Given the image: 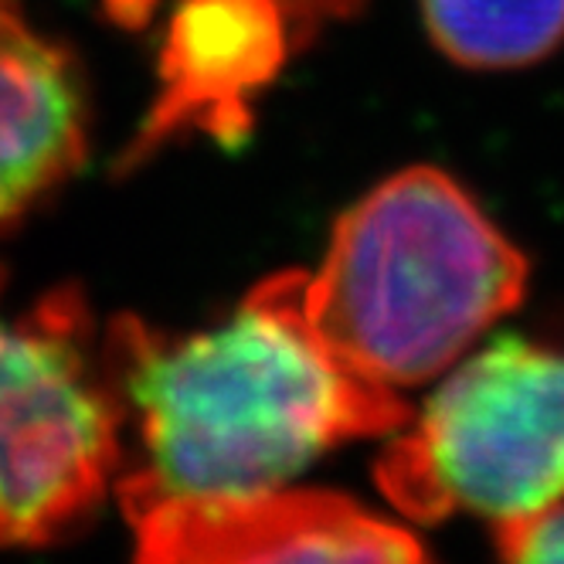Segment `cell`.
<instances>
[{
	"label": "cell",
	"mask_w": 564,
	"mask_h": 564,
	"mask_svg": "<svg viewBox=\"0 0 564 564\" xmlns=\"http://www.w3.org/2000/svg\"><path fill=\"white\" fill-rule=\"evenodd\" d=\"M102 365L147 456L119 494L282 487L340 442L398 432L412 415L398 391L360 381L316 340L300 272L265 279L231 319L200 334L116 319Z\"/></svg>",
	"instance_id": "cell-1"
},
{
	"label": "cell",
	"mask_w": 564,
	"mask_h": 564,
	"mask_svg": "<svg viewBox=\"0 0 564 564\" xmlns=\"http://www.w3.org/2000/svg\"><path fill=\"white\" fill-rule=\"evenodd\" d=\"M528 259L459 181L409 167L347 208L300 306L316 340L360 381L415 388L517 310Z\"/></svg>",
	"instance_id": "cell-2"
},
{
	"label": "cell",
	"mask_w": 564,
	"mask_h": 564,
	"mask_svg": "<svg viewBox=\"0 0 564 564\" xmlns=\"http://www.w3.org/2000/svg\"><path fill=\"white\" fill-rule=\"evenodd\" d=\"M375 473L419 520L466 510L500 523L554 503L564 497V354L500 337L459 357Z\"/></svg>",
	"instance_id": "cell-3"
},
{
	"label": "cell",
	"mask_w": 564,
	"mask_h": 564,
	"mask_svg": "<svg viewBox=\"0 0 564 564\" xmlns=\"http://www.w3.org/2000/svg\"><path fill=\"white\" fill-rule=\"evenodd\" d=\"M119 429L83 300L52 293L8 316L0 272V544L42 547L75 531L119 466Z\"/></svg>",
	"instance_id": "cell-4"
},
{
	"label": "cell",
	"mask_w": 564,
	"mask_h": 564,
	"mask_svg": "<svg viewBox=\"0 0 564 564\" xmlns=\"http://www.w3.org/2000/svg\"><path fill=\"white\" fill-rule=\"evenodd\" d=\"M143 561H419L412 531L327 490L123 494Z\"/></svg>",
	"instance_id": "cell-5"
},
{
	"label": "cell",
	"mask_w": 564,
	"mask_h": 564,
	"mask_svg": "<svg viewBox=\"0 0 564 564\" xmlns=\"http://www.w3.org/2000/svg\"><path fill=\"white\" fill-rule=\"evenodd\" d=\"M89 106L72 55L0 0V231L86 160Z\"/></svg>",
	"instance_id": "cell-6"
},
{
	"label": "cell",
	"mask_w": 564,
	"mask_h": 564,
	"mask_svg": "<svg viewBox=\"0 0 564 564\" xmlns=\"http://www.w3.org/2000/svg\"><path fill=\"white\" fill-rule=\"evenodd\" d=\"M286 55L275 0H184L167 37V96L156 130L187 116H231Z\"/></svg>",
	"instance_id": "cell-7"
},
{
	"label": "cell",
	"mask_w": 564,
	"mask_h": 564,
	"mask_svg": "<svg viewBox=\"0 0 564 564\" xmlns=\"http://www.w3.org/2000/svg\"><path fill=\"white\" fill-rule=\"evenodd\" d=\"M432 45L473 72L528 68L564 42V0H422Z\"/></svg>",
	"instance_id": "cell-8"
},
{
	"label": "cell",
	"mask_w": 564,
	"mask_h": 564,
	"mask_svg": "<svg viewBox=\"0 0 564 564\" xmlns=\"http://www.w3.org/2000/svg\"><path fill=\"white\" fill-rule=\"evenodd\" d=\"M497 551L510 561H564V497L554 503L494 523Z\"/></svg>",
	"instance_id": "cell-9"
}]
</instances>
